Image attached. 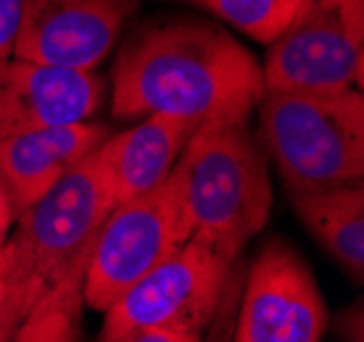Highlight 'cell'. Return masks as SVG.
Listing matches in <instances>:
<instances>
[{"mask_svg": "<svg viewBox=\"0 0 364 342\" xmlns=\"http://www.w3.org/2000/svg\"><path fill=\"white\" fill-rule=\"evenodd\" d=\"M264 95L256 55L207 19H164L139 28L112 68L117 119L171 117L193 128L245 125Z\"/></svg>", "mask_w": 364, "mask_h": 342, "instance_id": "obj_1", "label": "cell"}, {"mask_svg": "<svg viewBox=\"0 0 364 342\" xmlns=\"http://www.w3.org/2000/svg\"><path fill=\"white\" fill-rule=\"evenodd\" d=\"M112 191L92 152L44 198L22 209L3 239V340L74 272L87 269L92 242L112 212Z\"/></svg>", "mask_w": 364, "mask_h": 342, "instance_id": "obj_2", "label": "cell"}, {"mask_svg": "<svg viewBox=\"0 0 364 342\" xmlns=\"http://www.w3.org/2000/svg\"><path fill=\"white\" fill-rule=\"evenodd\" d=\"M191 223V237L240 258L272 212L267 155L245 125L198 128L168 174Z\"/></svg>", "mask_w": 364, "mask_h": 342, "instance_id": "obj_3", "label": "cell"}, {"mask_svg": "<svg viewBox=\"0 0 364 342\" xmlns=\"http://www.w3.org/2000/svg\"><path fill=\"white\" fill-rule=\"evenodd\" d=\"M258 144L291 193L364 185V95L264 90Z\"/></svg>", "mask_w": 364, "mask_h": 342, "instance_id": "obj_4", "label": "cell"}, {"mask_svg": "<svg viewBox=\"0 0 364 342\" xmlns=\"http://www.w3.org/2000/svg\"><path fill=\"white\" fill-rule=\"evenodd\" d=\"M231 274L234 258L191 237L104 310L101 342L144 328L207 334L231 288Z\"/></svg>", "mask_w": 364, "mask_h": 342, "instance_id": "obj_5", "label": "cell"}, {"mask_svg": "<svg viewBox=\"0 0 364 342\" xmlns=\"http://www.w3.org/2000/svg\"><path fill=\"white\" fill-rule=\"evenodd\" d=\"M264 90L350 92L364 82V0H302L286 30L267 44Z\"/></svg>", "mask_w": 364, "mask_h": 342, "instance_id": "obj_6", "label": "cell"}, {"mask_svg": "<svg viewBox=\"0 0 364 342\" xmlns=\"http://www.w3.org/2000/svg\"><path fill=\"white\" fill-rule=\"evenodd\" d=\"M191 239V223L174 182L114 204L92 242L82 277L85 307L104 313L152 267Z\"/></svg>", "mask_w": 364, "mask_h": 342, "instance_id": "obj_7", "label": "cell"}, {"mask_svg": "<svg viewBox=\"0 0 364 342\" xmlns=\"http://www.w3.org/2000/svg\"><path fill=\"white\" fill-rule=\"evenodd\" d=\"M329 310L304 258L272 239L247 272L231 342H321Z\"/></svg>", "mask_w": 364, "mask_h": 342, "instance_id": "obj_8", "label": "cell"}, {"mask_svg": "<svg viewBox=\"0 0 364 342\" xmlns=\"http://www.w3.org/2000/svg\"><path fill=\"white\" fill-rule=\"evenodd\" d=\"M141 0H22L14 58L98 71Z\"/></svg>", "mask_w": 364, "mask_h": 342, "instance_id": "obj_9", "label": "cell"}, {"mask_svg": "<svg viewBox=\"0 0 364 342\" xmlns=\"http://www.w3.org/2000/svg\"><path fill=\"white\" fill-rule=\"evenodd\" d=\"M104 101L107 76L101 71L58 68L14 55L0 60V139L95 119Z\"/></svg>", "mask_w": 364, "mask_h": 342, "instance_id": "obj_10", "label": "cell"}, {"mask_svg": "<svg viewBox=\"0 0 364 342\" xmlns=\"http://www.w3.org/2000/svg\"><path fill=\"white\" fill-rule=\"evenodd\" d=\"M112 134L104 122L85 119L33 128L0 139V185L19 215L60 185Z\"/></svg>", "mask_w": 364, "mask_h": 342, "instance_id": "obj_11", "label": "cell"}, {"mask_svg": "<svg viewBox=\"0 0 364 342\" xmlns=\"http://www.w3.org/2000/svg\"><path fill=\"white\" fill-rule=\"evenodd\" d=\"M196 128L171 117H141L120 134H109L95 149V158L107 177L112 201L120 204L161 188L174 171L182 149Z\"/></svg>", "mask_w": 364, "mask_h": 342, "instance_id": "obj_12", "label": "cell"}, {"mask_svg": "<svg viewBox=\"0 0 364 342\" xmlns=\"http://www.w3.org/2000/svg\"><path fill=\"white\" fill-rule=\"evenodd\" d=\"M291 207L353 285L364 283V185L291 193Z\"/></svg>", "mask_w": 364, "mask_h": 342, "instance_id": "obj_13", "label": "cell"}, {"mask_svg": "<svg viewBox=\"0 0 364 342\" xmlns=\"http://www.w3.org/2000/svg\"><path fill=\"white\" fill-rule=\"evenodd\" d=\"M82 277L85 269L41 299L16 326L11 342H82Z\"/></svg>", "mask_w": 364, "mask_h": 342, "instance_id": "obj_14", "label": "cell"}, {"mask_svg": "<svg viewBox=\"0 0 364 342\" xmlns=\"http://www.w3.org/2000/svg\"><path fill=\"white\" fill-rule=\"evenodd\" d=\"M210 14L215 22L240 30L256 44H272L286 30L302 0H168Z\"/></svg>", "mask_w": 364, "mask_h": 342, "instance_id": "obj_15", "label": "cell"}, {"mask_svg": "<svg viewBox=\"0 0 364 342\" xmlns=\"http://www.w3.org/2000/svg\"><path fill=\"white\" fill-rule=\"evenodd\" d=\"M22 19V0H0V60L11 58Z\"/></svg>", "mask_w": 364, "mask_h": 342, "instance_id": "obj_16", "label": "cell"}, {"mask_svg": "<svg viewBox=\"0 0 364 342\" xmlns=\"http://www.w3.org/2000/svg\"><path fill=\"white\" fill-rule=\"evenodd\" d=\"M332 331L343 342H364V310L362 301H353L350 307L340 310L332 321Z\"/></svg>", "mask_w": 364, "mask_h": 342, "instance_id": "obj_17", "label": "cell"}, {"mask_svg": "<svg viewBox=\"0 0 364 342\" xmlns=\"http://www.w3.org/2000/svg\"><path fill=\"white\" fill-rule=\"evenodd\" d=\"M114 342H210L207 334H191V331H168V328H144L125 334Z\"/></svg>", "mask_w": 364, "mask_h": 342, "instance_id": "obj_18", "label": "cell"}, {"mask_svg": "<svg viewBox=\"0 0 364 342\" xmlns=\"http://www.w3.org/2000/svg\"><path fill=\"white\" fill-rule=\"evenodd\" d=\"M14 218H16L14 207H11L9 196H6L3 185H0V242L9 237V231H11V225H14Z\"/></svg>", "mask_w": 364, "mask_h": 342, "instance_id": "obj_19", "label": "cell"}, {"mask_svg": "<svg viewBox=\"0 0 364 342\" xmlns=\"http://www.w3.org/2000/svg\"><path fill=\"white\" fill-rule=\"evenodd\" d=\"M3 304H6V280H3V242H0V342L3 340Z\"/></svg>", "mask_w": 364, "mask_h": 342, "instance_id": "obj_20", "label": "cell"}, {"mask_svg": "<svg viewBox=\"0 0 364 342\" xmlns=\"http://www.w3.org/2000/svg\"><path fill=\"white\" fill-rule=\"evenodd\" d=\"M220 342H226V334H223V337H220Z\"/></svg>", "mask_w": 364, "mask_h": 342, "instance_id": "obj_21", "label": "cell"}]
</instances>
